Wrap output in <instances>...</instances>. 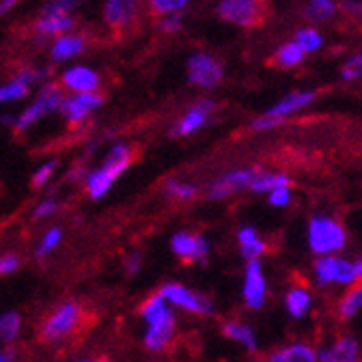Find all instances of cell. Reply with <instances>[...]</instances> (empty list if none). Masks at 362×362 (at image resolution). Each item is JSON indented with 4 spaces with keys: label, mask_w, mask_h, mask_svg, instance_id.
<instances>
[{
    "label": "cell",
    "mask_w": 362,
    "mask_h": 362,
    "mask_svg": "<svg viewBox=\"0 0 362 362\" xmlns=\"http://www.w3.org/2000/svg\"><path fill=\"white\" fill-rule=\"evenodd\" d=\"M349 242L343 222L330 214H313L306 224V244L317 257L341 255Z\"/></svg>",
    "instance_id": "6da1fadb"
},
{
    "label": "cell",
    "mask_w": 362,
    "mask_h": 362,
    "mask_svg": "<svg viewBox=\"0 0 362 362\" xmlns=\"http://www.w3.org/2000/svg\"><path fill=\"white\" fill-rule=\"evenodd\" d=\"M143 320L147 322V332L143 337L149 351H162L175 334V315L160 293L151 296L143 304Z\"/></svg>",
    "instance_id": "7a4b0ae2"
},
{
    "label": "cell",
    "mask_w": 362,
    "mask_h": 362,
    "mask_svg": "<svg viewBox=\"0 0 362 362\" xmlns=\"http://www.w3.org/2000/svg\"><path fill=\"white\" fill-rule=\"evenodd\" d=\"M129 162H132V149L127 145H123V143L115 145L108 151L106 160L93 173L86 175L84 184H86L88 197L90 199H102V197H106L108 190L112 188V184L119 179V175L129 166Z\"/></svg>",
    "instance_id": "3957f363"
},
{
    "label": "cell",
    "mask_w": 362,
    "mask_h": 362,
    "mask_svg": "<svg viewBox=\"0 0 362 362\" xmlns=\"http://www.w3.org/2000/svg\"><path fill=\"white\" fill-rule=\"evenodd\" d=\"M313 279L317 287H351L356 285L354 263L341 255L317 257L313 263Z\"/></svg>",
    "instance_id": "277c9868"
},
{
    "label": "cell",
    "mask_w": 362,
    "mask_h": 362,
    "mask_svg": "<svg viewBox=\"0 0 362 362\" xmlns=\"http://www.w3.org/2000/svg\"><path fill=\"white\" fill-rule=\"evenodd\" d=\"M82 320V306L74 300L59 304L50 315L48 320L41 326V337L50 343H57L61 339H67L80 324Z\"/></svg>",
    "instance_id": "5b68a950"
},
{
    "label": "cell",
    "mask_w": 362,
    "mask_h": 362,
    "mask_svg": "<svg viewBox=\"0 0 362 362\" xmlns=\"http://www.w3.org/2000/svg\"><path fill=\"white\" fill-rule=\"evenodd\" d=\"M65 95H63V90L54 84H45L41 90H39V95L37 100L20 115L13 119V129L16 132H26L30 125H35L43 115H48V112H54L61 108Z\"/></svg>",
    "instance_id": "8992f818"
},
{
    "label": "cell",
    "mask_w": 362,
    "mask_h": 362,
    "mask_svg": "<svg viewBox=\"0 0 362 362\" xmlns=\"http://www.w3.org/2000/svg\"><path fill=\"white\" fill-rule=\"evenodd\" d=\"M257 173H259V168L242 166V168H233L229 173L220 175L218 179H214L211 184L207 186V199L224 201V199L235 197L242 190H248Z\"/></svg>",
    "instance_id": "52a82bcc"
},
{
    "label": "cell",
    "mask_w": 362,
    "mask_h": 362,
    "mask_svg": "<svg viewBox=\"0 0 362 362\" xmlns=\"http://www.w3.org/2000/svg\"><path fill=\"white\" fill-rule=\"evenodd\" d=\"M166 304H175L179 308H184L188 313H194V315H201V317H211L216 310H214V304L211 300H207L205 296L188 289L186 285H179V283H166L164 287H160L158 291Z\"/></svg>",
    "instance_id": "ba28073f"
},
{
    "label": "cell",
    "mask_w": 362,
    "mask_h": 362,
    "mask_svg": "<svg viewBox=\"0 0 362 362\" xmlns=\"http://www.w3.org/2000/svg\"><path fill=\"white\" fill-rule=\"evenodd\" d=\"M242 298L246 308L259 310L263 308L267 300V279L261 261H248L244 267V285H242Z\"/></svg>",
    "instance_id": "9c48e42d"
},
{
    "label": "cell",
    "mask_w": 362,
    "mask_h": 362,
    "mask_svg": "<svg viewBox=\"0 0 362 362\" xmlns=\"http://www.w3.org/2000/svg\"><path fill=\"white\" fill-rule=\"evenodd\" d=\"M222 65L205 54V52H197L188 59V80L201 88H214L222 82Z\"/></svg>",
    "instance_id": "30bf717a"
},
{
    "label": "cell",
    "mask_w": 362,
    "mask_h": 362,
    "mask_svg": "<svg viewBox=\"0 0 362 362\" xmlns=\"http://www.w3.org/2000/svg\"><path fill=\"white\" fill-rule=\"evenodd\" d=\"M218 16L238 26H252L261 18V0H220Z\"/></svg>",
    "instance_id": "8fae6325"
},
{
    "label": "cell",
    "mask_w": 362,
    "mask_h": 362,
    "mask_svg": "<svg viewBox=\"0 0 362 362\" xmlns=\"http://www.w3.org/2000/svg\"><path fill=\"white\" fill-rule=\"evenodd\" d=\"M362 356V345L351 334H341L330 341V345L317 349L320 362H358Z\"/></svg>",
    "instance_id": "7c38bea8"
},
{
    "label": "cell",
    "mask_w": 362,
    "mask_h": 362,
    "mask_svg": "<svg viewBox=\"0 0 362 362\" xmlns=\"http://www.w3.org/2000/svg\"><path fill=\"white\" fill-rule=\"evenodd\" d=\"M170 248L173 252L184 259V261H203L209 255V242L199 235V233H190V231H179L173 235L170 240Z\"/></svg>",
    "instance_id": "4fadbf2b"
},
{
    "label": "cell",
    "mask_w": 362,
    "mask_h": 362,
    "mask_svg": "<svg viewBox=\"0 0 362 362\" xmlns=\"http://www.w3.org/2000/svg\"><path fill=\"white\" fill-rule=\"evenodd\" d=\"M102 106V95L100 93H74L63 100L61 112L69 123H80L84 121L90 112Z\"/></svg>",
    "instance_id": "5bb4252c"
},
{
    "label": "cell",
    "mask_w": 362,
    "mask_h": 362,
    "mask_svg": "<svg viewBox=\"0 0 362 362\" xmlns=\"http://www.w3.org/2000/svg\"><path fill=\"white\" fill-rule=\"evenodd\" d=\"M315 100H317V93H315V90H293V93L285 95L281 102H276L274 106H272L263 117L285 121L287 117H291V115L300 112L302 108L310 106Z\"/></svg>",
    "instance_id": "9a60e30c"
},
{
    "label": "cell",
    "mask_w": 362,
    "mask_h": 362,
    "mask_svg": "<svg viewBox=\"0 0 362 362\" xmlns=\"http://www.w3.org/2000/svg\"><path fill=\"white\" fill-rule=\"evenodd\" d=\"M63 86L69 88L71 93H98L100 86V74L86 65L69 67L63 74Z\"/></svg>",
    "instance_id": "2e32d148"
},
{
    "label": "cell",
    "mask_w": 362,
    "mask_h": 362,
    "mask_svg": "<svg viewBox=\"0 0 362 362\" xmlns=\"http://www.w3.org/2000/svg\"><path fill=\"white\" fill-rule=\"evenodd\" d=\"M214 110H216V102L214 100H201V102H197L184 117L179 119V123L173 127V134H177V136H188V134L199 132L207 123V119H209V115Z\"/></svg>",
    "instance_id": "e0dca14e"
},
{
    "label": "cell",
    "mask_w": 362,
    "mask_h": 362,
    "mask_svg": "<svg viewBox=\"0 0 362 362\" xmlns=\"http://www.w3.org/2000/svg\"><path fill=\"white\" fill-rule=\"evenodd\" d=\"M263 362H320V360H317V347L304 341H296L269 351Z\"/></svg>",
    "instance_id": "ac0fdd59"
},
{
    "label": "cell",
    "mask_w": 362,
    "mask_h": 362,
    "mask_svg": "<svg viewBox=\"0 0 362 362\" xmlns=\"http://www.w3.org/2000/svg\"><path fill=\"white\" fill-rule=\"evenodd\" d=\"M238 246H240V255L246 263L248 261H261V257L267 250L265 240L259 235V231L255 229V226H242V229L238 231Z\"/></svg>",
    "instance_id": "d6986e66"
},
{
    "label": "cell",
    "mask_w": 362,
    "mask_h": 362,
    "mask_svg": "<svg viewBox=\"0 0 362 362\" xmlns=\"http://www.w3.org/2000/svg\"><path fill=\"white\" fill-rule=\"evenodd\" d=\"M139 13V0H106L104 20L110 26H125Z\"/></svg>",
    "instance_id": "ffe728a7"
},
{
    "label": "cell",
    "mask_w": 362,
    "mask_h": 362,
    "mask_svg": "<svg viewBox=\"0 0 362 362\" xmlns=\"http://www.w3.org/2000/svg\"><path fill=\"white\" fill-rule=\"evenodd\" d=\"M285 308L291 320H304L313 308V293L306 285H291L285 293Z\"/></svg>",
    "instance_id": "44dd1931"
},
{
    "label": "cell",
    "mask_w": 362,
    "mask_h": 362,
    "mask_svg": "<svg viewBox=\"0 0 362 362\" xmlns=\"http://www.w3.org/2000/svg\"><path fill=\"white\" fill-rule=\"evenodd\" d=\"M222 334L226 337V339H231V341H235L238 345H242L246 351H250V354H255L257 351V334H255V330L246 324V322H242V320H226L224 324H222Z\"/></svg>",
    "instance_id": "7402d4cb"
},
{
    "label": "cell",
    "mask_w": 362,
    "mask_h": 362,
    "mask_svg": "<svg viewBox=\"0 0 362 362\" xmlns=\"http://www.w3.org/2000/svg\"><path fill=\"white\" fill-rule=\"evenodd\" d=\"M362 313V283H356L343 291L337 302V315L341 322H351L356 315Z\"/></svg>",
    "instance_id": "603a6c76"
},
{
    "label": "cell",
    "mask_w": 362,
    "mask_h": 362,
    "mask_svg": "<svg viewBox=\"0 0 362 362\" xmlns=\"http://www.w3.org/2000/svg\"><path fill=\"white\" fill-rule=\"evenodd\" d=\"M82 50H84V39L80 35L67 33V35H61V37L54 39L50 54H52V61L63 63V61H69V59L78 57Z\"/></svg>",
    "instance_id": "cb8c5ba5"
},
{
    "label": "cell",
    "mask_w": 362,
    "mask_h": 362,
    "mask_svg": "<svg viewBox=\"0 0 362 362\" xmlns=\"http://www.w3.org/2000/svg\"><path fill=\"white\" fill-rule=\"evenodd\" d=\"M283 186H291V179L289 175L285 173H257L255 179H252V184L248 190L252 192H261V194H269L272 190H276V188H283Z\"/></svg>",
    "instance_id": "d4e9b609"
},
{
    "label": "cell",
    "mask_w": 362,
    "mask_h": 362,
    "mask_svg": "<svg viewBox=\"0 0 362 362\" xmlns=\"http://www.w3.org/2000/svg\"><path fill=\"white\" fill-rule=\"evenodd\" d=\"M37 33L41 37H50V35H57V33H67L74 28V18L69 13H59V16H43L39 22H37Z\"/></svg>",
    "instance_id": "484cf974"
},
{
    "label": "cell",
    "mask_w": 362,
    "mask_h": 362,
    "mask_svg": "<svg viewBox=\"0 0 362 362\" xmlns=\"http://www.w3.org/2000/svg\"><path fill=\"white\" fill-rule=\"evenodd\" d=\"M20 330H22V317L16 310L0 315V341L13 343L20 337Z\"/></svg>",
    "instance_id": "4316f807"
},
{
    "label": "cell",
    "mask_w": 362,
    "mask_h": 362,
    "mask_svg": "<svg viewBox=\"0 0 362 362\" xmlns=\"http://www.w3.org/2000/svg\"><path fill=\"white\" fill-rule=\"evenodd\" d=\"M296 43H298V48L304 52V54H310V52H317L324 45V37H322V33L317 30V28H313V26H308V28H300L298 33H296V39H293Z\"/></svg>",
    "instance_id": "83f0119b"
},
{
    "label": "cell",
    "mask_w": 362,
    "mask_h": 362,
    "mask_svg": "<svg viewBox=\"0 0 362 362\" xmlns=\"http://www.w3.org/2000/svg\"><path fill=\"white\" fill-rule=\"evenodd\" d=\"M337 11L334 0H310L304 9V16L310 22H328Z\"/></svg>",
    "instance_id": "f1b7e54d"
},
{
    "label": "cell",
    "mask_w": 362,
    "mask_h": 362,
    "mask_svg": "<svg viewBox=\"0 0 362 362\" xmlns=\"http://www.w3.org/2000/svg\"><path fill=\"white\" fill-rule=\"evenodd\" d=\"M304 57H306V54L298 48V43H296V41H289V43L281 45L279 52H276V61H279V65H283V67H296V65H300V63L304 61Z\"/></svg>",
    "instance_id": "f546056e"
},
{
    "label": "cell",
    "mask_w": 362,
    "mask_h": 362,
    "mask_svg": "<svg viewBox=\"0 0 362 362\" xmlns=\"http://www.w3.org/2000/svg\"><path fill=\"white\" fill-rule=\"evenodd\" d=\"M164 190H166V194H170L173 199H179V201H190L199 194V188L194 184H186V181H179V179H168Z\"/></svg>",
    "instance_id": "4dcf8cb0"
},
{
    "label": "cell",
    "mask_w": 362,
    "mask_h": 362,
    "mask_svg": "<svg viewBox=\"0 0 362 362\" xmlns=\"http://www.w3.org/2000/svg\"><path fill=\"white\" fill-rule=\"evenodd\" d=\"M61 240H63V229H61V226H52V229H48V231H45V235L41 238V244L37 248V255L39 257H45L48 252H52L61 244Z\"/></svg>",
    "instance_id": "1f68e13d"
},
{
    "label": "cell",
    "mask_w": 362,
    "mask_h": 362,
    "mask_svg": "<svg viewBox=\"0 0 362 362\" xmlns=\"http://www.w3.org/2000/svg\"><path fill=\"white\" fill-rule=\"evenodd\" d=\"M190 0H151V9L158 16H170V13H181L188 7Z\"/></svg>",
    "instance_id": "d6a6232c"
},
{
    "label": "cell",
    "mask_w": 362,
    "mask_h": 362,
    "mask_svg": "<svg viewBox=\"0 0 362 362\" xmlns=\"http://www.w3.org/2000/svg\"><path fill=\"white\" fill-rule=\"evenodd\" d=\"M26 95H28V88L18 84L16 80L0 86V104H3V102H16V100L26 98Z\"/></svg>",
    "instance_id": "836d02e7"
},
{
    "label": "cell",
    "mask_w": 362,
    "mask_h": 362,
    "mask_svg": "<svg viewBox=\"0 0 362 362\" xmlns=\"http://www.w3.org/2000/svg\"><path fill=\"white\" fill-rule=\"evenodd\" d=\"M341 78H343V80H347V82L362 78V52L354 54V57L343 65V69H341Z\"/></svg>",
    "instance_id": "e575fe53"
},
{
    "label": "cell",
    "mask_w": 362,
    "mask_h": 362,
    "mask_svg": "<svg viewBox=\"0 0 362 362\" xmlns=\"http://www.w3.org/2000/svg\"><path fill=\"white\" fill-rule=\"evenodd\" d=\"M82 0H52L43 7V16H59V13H69L76 5H80Z\"/></svg>",
    "instance_id": "d590c367"
},
{
    "label": "cell",
    "mask_w": 362,
    "mask_h": 362,
    "mask_svg": "<svg viewBox=\"0 0 362 362\" xmlns=\"http://www.w3.org/2000/svg\"><path fill=\"white\" fill-rule=\"evenodd\" d=\"M267 203L272 207H287L291 203V186H283V188H276L267 194Z\"/></svg>",
    "instance_id": "8d00e7d4"
},
{
    "label": "cell",
    "mask_w": 362,
    "mask_h": 362,
    "mask_svg": "<svg viewBox=\"0 0 362 362\" xmlns=\"http://www.w3.org/2000/svg\"><path fill=\"white\" fill-rule=\"evenodd\" d=\"M54 170H57V162H45V164L33 175V186H35V188L45 186V184L50 181V177L54 175Z\"/></svg>",
    "instance_id": "74e56055"
},
{
    "label": "cell",
    "mask_w": 362,
    "mask_h": 362,
    "mask_svg": "<svg viewBox=\"0 0 362 362\" xmlns=\"http://www.w3.org/2000/svg\"><path fill=\"white\" fill-rule=\"evenodd\" d=\"M57 209H59V205H57L54 199H45L43 203H39V205L35 207L33 216H35L37 220H43V218H50Z\"/></svg>",
    "instance_id": "f35d334b"
},
{
    "label": "cell",
    "mask_w": 362,
    "mask_h": 362,
    "mask_svg": "<svg viewBox=\"0 0 362 362\" xmlns=\"http://www.w3.org/2000/svg\"><path fill=\"white\" fill-rule=\"evenodd\" d=\"M181 24H184V16H179V13H170L160 20V28L164 33H177L181 28Z\"/></svg>",
    "instance_id": "ab89813d"
},
{
    "label": "cell",
    "mask_w": 362,
    "mask_h": 362,
    "mask_svg": "<svg viewBox=\"0 0 362 362\" xmlns=\"http://www.w3.org/2000/svg\"><path fill=\"white\" fill-rule=\"evenodd\" d=\"M18 267H20V259L16 255L0 257V274H13Z\"/></svg>",
    "instance_id": "60d3db41"
},
{
    "label": "cell",
    "mask_w": 362,
    "mask_h": 362,
    "mask_svg": "<svg viewBox=\"0 0 362 362\" xmlns=\"http://www.w3.org/2000/svg\"><path fill=\"white\" fill-rule=\"evenodd\" d=\"M41 78V71H33V69H20V74L13 78L18 84H22V86H30V84H35L37 80Z\"/></svg>",
    "instance_id": "b9f144b4"
},
{
    "label": "cell",
    "mask_w": 362,
    "mask_h": 362,
    "mask_svg": "<svg viewBox=\"0 0 362 362\" xmlns=\"http://www.w3.org/2000/svg\"><path fill=\"white\" fill-rule=\"evenodd\" d=\"M283 121H279V119H269V117H259V119H255L252 121V129H257V132H265V129H274V127H279Z\"/></svg>",
    "instance_id": "7bdbcfd3"
},
{
    "label": "cell",
    "mask_w": 362,
    "mask_h": 362,
    "mask_svg": "<svg viewBox=\"0 0 362 362\" xmlns=\"http://www.w3.org/2000/svg\"><path fill=\"white\" fill-rule=\"evenodd\" d=\"M141 263H143L141 255H139V252H132V255L125 259V269L129 272V274H136V272L141 269Z\"/></svg>",
    "instance_id": "ee69618b"
},
{
    "label": "cell",
    "mask_w": 362,
    "mask_h": 362,
    "mask_svg": "<svg viewBox=\"0 0 362 362\" xmlns=\"http://www.w3.org/2000/svg\"><path fill=\"white\" fill-rule=\"evenodd\" d=\"M341 7L345 11H349V13H360L362 11V3H358V0H343Z\"/></svg>",
    "instance_id": "f6af8a7d"
},
{
    "label": "cell",
    "mask_w": 362,
    "mask_h": 362,
    "mask_svg": "<svg viewBox=\"0 0 362 362\" xmlns=\"http://www.w3.org/2000/svg\"><path fill=\"white\" fill-rule=\"evenodd\" d=\"M20 0H0V16H5L7 11H11Z\"/></svg>",
    "instance_id": "bcb514c9"
},
{
    "label": "cell",
    "mask_w": 362,
    "mask_h": 362,
    "mask_svg": "<svg viewBox=\"0 0 362 362\" xmlns=\"http://www.w3.org/2000/svg\"><path fill=\"white\" fill-rule=\"evenodd\" d=\"M354 263V274H356V283H362V257L351 261Z\"/></svg>",
    "instance_id": "7dc6e473"
},
{
    "label": "cell",
    "mask_w": 362,
    "mask_h": 362,
    "mask_svg": "<svg viewBox=\"0 0 362 362\" xmlns=\"http://www.w3.org/2000/svg\"><path fill=\"white\" fill-rule=\"evenodd\" d=\"M0 362H13V356L7 351H0Z\"/></svg>",
    "instance_id": "c3c4849f"
},
{
    "label": "cell",
    "mask_w": 362,
    "mask_h": 362,
    "mask_svg": "<svg viewBox=\"0 0 362 362\" xmlns=\"http://www.w3.org/2000/svg\"><path fill=\"white\" fill-rule=\"evenodd\" d=\"M80 362H95V360H80Z\"/></svg>",
    "instance_id": "681fc988"
},
{
    "label": "cell",
    "mask_w": 362,
    "mask_h": 362,
    "mask_svg": "<svg viewBox=\"0 0 362 362\" xmlns=\"http://www.w3.org/2000/svg\"><path fill=\"white\" fill-rule=\"evenodd\" d=\"M102 362H108V360H102Z\"/></svg>",
    "instance_id": "f907efd6"
},
{
    "label": "cell",
    "mask_w": 362,
    "mask_h": 362,
    "mask_svg": "<svg viewBox=\"0 0 362 362\" xmlns=\"http://www.w3.org/2000/svg\"><path fill=\"white\" fill-rule=\"evenodd\" d=\"M358 362H362V360H358Z\"/></svg>",
    "instance_id": "816d5d0a"
}]
</instances>
